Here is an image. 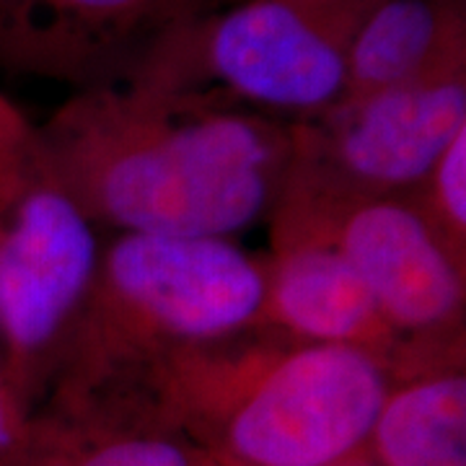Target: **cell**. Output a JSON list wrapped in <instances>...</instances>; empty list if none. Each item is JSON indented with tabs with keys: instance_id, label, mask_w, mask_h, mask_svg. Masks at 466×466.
Returning a JSON list of instances; mask_svg holds the SVG:
<instances>
[{
	"instance_id": "13",
	"label": "cell",
	"mask_w": 466,
	"mask_h": 466,
	"mask_svg": "<svg viewBox=\"0 0 466 466\" xmlns=\"http://www.w3.org/2000/svg\"><path fill=\"white\" fill-rule=\"evenodd\" d=\"M410 200L451 254L466 262V130L451 140Z\"/></svg>"
},
{
	"instance_id": "11",
	"label": "cell",
	"mask_w": 466,
	"mask_h": 466,
	"mask_svg": "<svg viewBox=\"0 0 466 466\" xmlns=\"http://www.w3.org/2000/svg\"><path fill=\"white\" fill-rule=\"evenodd\" d=\"M459 63H466L464 0H373L350 45L345 99Z\"/></svg>"
},
{
	"instance_id": "7",
	"label": "cell",
	"mask_w": 466,
	"mask_h": 466,
	"mask_svg": "<svg viewBox=\"0 0 466 466\" xmlns=\"http://www.w3.org/2000/svg\"><path fill=\"white\" fill-rule=\"evenodd\" d=\"M464 130L466 63H459L296 119L285 182L334 195L410 198Z\"/></svg>"
},
{
	"instance_id": "12",
	"label": "cell",
	"mask_w": 466,
	"mask_h": 466,
	"mask_svg": "<svg viewBox=\"0 0 466 466\" xmlns=\"http://www.w3.org/2000/svg\"><path fill=\"white\" fill-rule=\"evenodd\" d=\"M366 453L376 466H466V360L400 373Z\"/></svg>"
},
{
	"instance_id": "6",
	"label": "cell",
	"mask_w": 466,
	"mask_h": 466,
	"mask_svg": "<svg viewBox=\"0 0 466 466\" xmlns=\"http://www.w3.org/2000/svg\"><path fill=\"white\" fill-rule=\"evenodd\" d=\"M272 238H319L360 275L400 339L397 376L466 360V262L456 259L410 198L334 195L285 182Z\"/></svg>"
},
{
	"instance_id": "16",
	"label": "cell",
	"mask_w": 466,
	"mask_h": 466,
	"mask_svg": "<svg viewBox=\"0 0 466 466\" xmlns=\"http://www.w3.org/2000/svg\"><path fill=\"white\" fill-rule=\"evenodd\" d=\"M334 466H376V464H373V459H370L366 451H363V453H358V456H352V459H348V461H342V464H334Z\"/></svg>"
},
{
	"instance_id": "2",
	"label": "cell",
	"mask_w": 466,
	"mask_h": 466,
	"mask_svg": "<svg viewBox=\"0 0 466 466\" xmlns=\"http://www.w3.org/2000/svg\"><path fill=\"white\" fill-rule=\"evenodd\" d=\"M394 366L254 327L182 350L122 397L223 466H334L363 453Z\"/></svg>"
},
{
	"instance_id": "3",
	"label": "cell",
	"mask_w": 466,
	"mask_h": 466,
	"mask_svg": "<svg viewBox=\"0 0 466 466\" xmlns=\"http://www.w3.org/2000/svg\"><path fill=\"white\" fill-rule=\"evenodd\" d=\"M265 288V254L233 238L112 233L45 404L127 394L182 350L259 327Z\"/></svg>"
},
{
	"instance_id": "1",
	"label": "cell",
	"mask_w": 466,
	"mask_h": 466,
	"mask_svg": "<svg viewBox=\"0 0 466 466\" xmlns=\"http://www.w3.org/2000/svg\"><path fill=\"white\" fill-rule=\"evenodd\" d=\"M96 228L233 238L269 220L293 167V122L231 101L115 78L34 125Z\"/></svg>"
},
{
	"instance_id": "4",
	"label": "cell",
	"mask_w": 466,
	"mask_h": 466,
	"mask_svg": "<svg viewBox=\"0 0 466 466\" xmlns=\"http://www.w3.org/2000/svg\"><path fill=\"white\" fill-rule=\"evenodd\" d=\"M370 5L247 0L171 26L125 76L290 122L311 119L345 99L350 45Z\"/></svg>"
},
{
	"instance_id": "15",
	"label": "cell",
	"mask_w": 466,
	"mask_h": 466,
	"mask_svg": "<svg viewBox=\"0 0 466 466\" xmlns=\"http://www.w3.org/2000/svg\"><path fill=\"white\" fill-rule=\"evenodd\" d=\"M26 122L29 119L21 115V109H18L16 104L0 91V143H5L8 137H14Z\"/></svg>"
},
{
	"instance_id": "5",
	"label": "cell",
	"mask_w": 466,
	"mask_h": 466,
	"mask_svg": "<svg viewBox=\"0 0 466 466\" xmlns=\"http://www.w3.org/2000/svg\"><path fill=\"white\" fill-rule=\"evenodd\" d=\"M104 233L32 122L0 143V376L29 417L50 394L99 269Z\"/></svg>"
},
{
	"instance_id": "14",
	"label": "cell",
	"mask_w": 466,
	"mask_h": 466,
	"mask_svg": "<svg viewBox=\"0 0 466 466\" xmlns=\"http://www.w3.org/2000/svg\"><path fill=\"white\" fill-rule=\"evenodd\" d=\"M32 417L21 410V404L0 376V466H8L24 446L29 435Z\"/></svg>"
},
{
	"instance_id": "9",
	"label": "cell",
	"mask_w": 466,
	"mask_h": 466,
	"mask_svg": "<svg viewBox=\"0 0 466 466\" xmlns=\"http://www.w3.org/2000/svg\"><path fill=\"white\" fill-rule=\"evenodd\" d=\"M265 306L259 327L300 342L348 345L397 366L400 339L383 321L360 275L319 238H272L265 254Z\"/></svg>"
},
{
	"instance_id": "8",
	"label": "cell",
	"mask_w": 466,
	"mask_h": 466,
	"mask_svg": "<svg viewBox=\"0 0 466 466\" xmlns=\"http://www.w3.org/2000/svg\"><path fill=\"white\" fill-rule=\"evenodd\" d=\"M187 18L189 0H0V63L88 88Z\"/></svg>"
},
{
	"instance_id": "10",
	"label": "cell",
	"mask_w": 466,
	"mask_h": 466,
	"mask_svg": "<svg viewBox=\"0 0 466 466\" xmlns=\"http://www.w3.org/2000/svg\"><path fill=\"white\" fill-rule=\"evenodd\" d=\"M8 466H223L137 404H50Z\"/></svg>"
}]
</instances>
